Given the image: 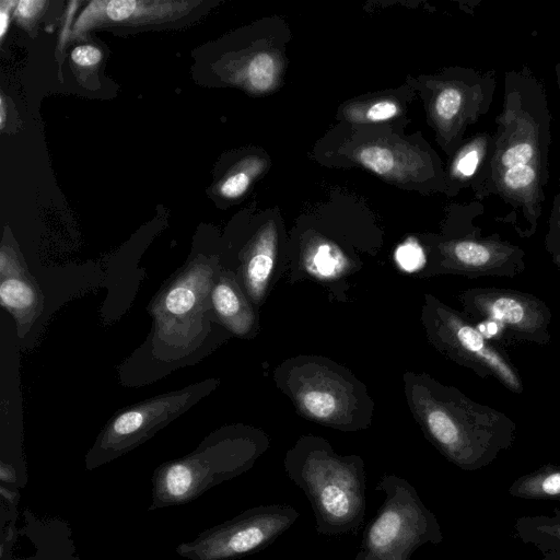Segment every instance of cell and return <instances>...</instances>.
Masks as SVG:
<instances>
[{
    "label": "cell",
    "instance_id": "obj_1",
    "mask_svg": "<svg viewBox=\"0 0 560 560\" xmlns=\"http://www.w3.org/2000/svg\"><path fill=\"white\" fill-rule=\"evenodd\" d=\"M405 392L427 439L463 470L489 466L515 441L516 423L510 417L429 375L406 373Z\"/></svg>",
    "mask_w": 560,
    "mask_h": 560
},
{
    "label": "cell",
    "instance_id": "obj_2",
    "mask_svg": "<svg viewBox=\"0 0 560 560\" xmlns=\"http://www.w3.org/2000/svg\"><path fill=\"white\" fill-rule=\"evenodd\" d=\"M284 471L311 503L318 535L357 534L366 510L364 460L339 455L318 436H302L284 457Z\"/></svg>",
    "mask_w": 560,
    "mask_h": 560
},
{
    "label": "cell",
    "instance_id": "obj_3",
    "mask_svg": "<svg viewBox=\"0 0 560 560\" xmlns=\"http://www.w3.org/2000/svg\"><path fill=\"white\" fill-rule=\"evenodd\" d=\"M261 432L241 425L221 428L189 454L165 462L153 471L149 511L178 506L247 470L268 448Z\"/></svg>",
    "mask_w": 560,
    "mask_h": 560
},
{
    "label": "cell",
    "instance_id": "obj_4",
    "mask_svg": "<svg viewBox=\"0 0 560 560\" xmlns=\"http://www.w3.org/2000/svg\"><path fill=\"white\" fill-rule=\"evenodd\" d=\"M545 96L528 70L506 73L503 110L497 117L498 131L486 162V190L512 166L536 164L547 168L551 138Z\"/></svg>",
    "mask_w": 560,
    "mask_h": 560
},
{
    "label": "cell",
    "instance_id": "obj_5",
    "mask_svg": "<svg viewBox=\"0 0 560 560\" xmlns=\"http://www.w3.org/2000/svg\"><path fill=\"white\" fill-rule=\"evenodd\" d=\"M279 380L300 411L320 424L342 431L369 425L371 401L364 387L332 362L311 357L287 361Z\"/></svg>",
    "mask_w": 560,
    "mask_h": 560
},
{
    "label": "cell",
    "instance_id": "obj_6",
    "mask_svg": "<svg viewBox=\"0 0 560 560\" xmlns=\"http://www.w3.org/2000/svg\"><path fill=\"white\" fill-rule=\"evenodd\" d=\"M375 490L385 499L366 525L353 560H411L421 546L443 541L436 516L408 480L384 474Z\"/></svg>",
    "mask_w": 560,
    "mask_h": 560
},
{
    "label": "cell",
    "instance_id": "obj_7",
    "mask_svg": "<svg viewBox=\"0 0 560 560\" xmlns=\"http://www.w3.org/2000/svg\"><path fill=\"white\" fill-rule=\"evenodd\" d=\"M217 385L214 380L143 400L115 415L85 455L93 470L135 450L180 416Z\"/></svg>",
    "mask_w": 560,
    "mask_h": 560
},
{
    "label": "cell",
    "instance_id": "obj_8",
    "mask_svg": "<svg viewBox=\"0 0 560 560\" xmlns=\"http://www.w3.org/2000/svg\"><path fill=\"white\" fill-rule=\"evenodd\" d=\"M422 322L431 343L456 363L481 377H493L513 393H522L517 369L464 316L432 295H425Z\"/></svg>",
    "mask_w": 560,
    "mask_h": 560
},
{
    "label": "cell",
    "instance_id": "obj_9",
    "mask_svg": "<svg viewBox=\"0 0 560 560\" xmlns=\"http://www.w3.org/2000/svg\"><path fill=\"white\" fill-rule=\"evenodd\" d=\"M291 505L268 504L249 508L223 523L182 542L176 553L187 560H236L270 546L299 518Z\"/></svg>",
    "mask_w": 560,
    "mask_h": 560
},
{
    "label": "cell",
    "instance_id": "obj_10",
    "mask_svg": "<svg viewBox=\"0 0 560 560\" xmlns=\"http://www.w3.org/2000/svg\"><path fill=\"white\" fill-rule=\"evenodd\" d=\"M464 308L477 319L500 325L515 338L546 345L551 312L538 298L511 289L475 288L460 295Z\"/></svg>",
    "mask_w": 560,
    "mask_h": 560
},
{
    "label": "cell",
    "instance_id": "obj_11",
    "mask_svg": "<svg viewBox=\"0 0 560 560\" xmlns=\"http://www.w3.org/2000/svg\"><path fill=\"white\" fill-rule=\"evenodd\" d=\"M16 520H0V560H82L65 520L42 517L27 508L21 526Z\"/></svg>",
    "mask_w": 560,
    "mask_h": 560
},
{
    "label": "cell",
    "instance_id": "obj_12",
    "mask_svg": "<svg viewBox=\"0 0 560 560\" xmlns=\"http://www.w3.org/2000/svg\"><path fill=\"white\" fill-rule=\"evenodd\" d=\"M218 272L207 264H194L165 287L152 313L155 317V336L159 341L172 345L188 339L185 317L192 320L206 307H211L210 292Z\"/></svg>",
    "mask_w": 560,
    "mask_h": 560
},
{
    "label": "cell",
    "instance_id": "obj_13",
    "mask_svg": "<svg viewBox=\"0 0 560 560\" xmlns=\"http://www.w3.org/2000/svg\"><path fill=\"white\" fill-rule=\"evenodd\" d=\"M525 253L493 240H462L447 245V267L471 276L514 277L525 268Z\"/></svg>",
    "mask_w": 560,
    "mask_h": 560
},
{
    "label": "cell",
    "instance_id": "obj_14",
    "mask_svg": "<svg viewBox=\"0 0 560 560\" xmlns=\"http://www.w3.org/2000/svg\"><path fill=\"white\" fill-rule=\"evenodd\" d=\"M547 177L548 168L536 164L512 166L501 173L486 192L499 194L506 203L522 210L535 226L544 202Z\"/></svg>",
    "mask_w": 560,
    "mask_h": 560
},
{
    "label": "cell",
    "instance_id": "obj_15",
    "mask_svg": "<svg viewBox=\"0 0 560 560\" xmlns=\"http://www.w3.org/2000/svg\"><path fill=\"white\" fill-rule=\"evenodd\" d=\"M210 304L217 318L233 334L244 337L254 326V314L240 285L229 271H218Z\"/></svg>",
    "mask_w": 560,
    "mask_h": 560
},
{
    "label": "cell",
    "instance_id": "obj_16",
    "mask_svg": "<svg viewBox=\"0 0 560 560\" xmlns=\"http://www.w3.org/2000/svg\"><path fill=\"white\" fill-rule=\"evenodd\" d=\"M275 266V241L270 232L260 235L241 271L243 288L258 303L264 298Z\"/></svg>",
    "mask_w": 560,
    "mask_h": 560
},
{
    "label": "cell",
    "instance_id": "obj_17",
    "mask_svg": "<svg viewBox=\"0 0 560 560\" xmlns=\"http://www.w3.org/2000/svg\"><path fill=\"white\" fill-rule=\"evenodd\" d=\"M514 532L520 540L534 546L540 553L560 551V508L549 514L518 517Z\"/></svg>",
    "mask_w": 560,
    "mask_h": 560
},
{
    "label": "cell",
    "instance_id": "obj_18",
    "mask_svg": "<svg viewBox=\"0 0 560 560\" xmlns=\"http://www.w3.org/2000/svg\"><path fill=\"white\" fill-rule=\"evenodd\" d=\"M508 493L517 499L560 501V466L548 464L518 477Z\"/></svg>",
    "mask_w": 560,
    "mask_h": 560
},
{
    "label": "cell",
    "instance_id": "obj_19",
    "mask_svg": "<svg viewBox=\"0 0 560 560\" xmlns=\"http://www.w3.org/2000/svg\"><path fill=\"white\" fill-rule=\"evenodd\" d=\"M1 304L16 319H26L35 315L42 304L39 292L34 282L26 278L24 271L19 275L1 277Z\"/></svg>",
    "mask_w": 560,
    "mask_h": 560
},
{
    "label": "cell",
    "instance_id": "obj_20",
    "mask_svg": "<svg viewBox=\"0 0 560 560\" xmlns=\"http://www.w3.org/2000/svg\"><path fill=\"white\" fill-rule=\"evenodd\" d=\"M247 74L254 89L268 90L275 82L276 63L273 58L267 52L256 55L248 65Z\"/></svg>",
    "mask_w": 560,
    "mask_h": 560
},
{
    "label": "cell",
    "instance_id": "obj_21",
    "mask_svg": "<svg viewBox=\"0 0 560 560\" xmlns=\"http://www.w3.org/2000/svg\"><path fill=\"white\" fill-rule=\"evenodd\" d=\"M434 106L443 122H452L464 109L465 94L457 86H446L439 93Z\"/></svg>",
    "mask_w": 560,
    "mask_h": 560
},
{
    "label": "cell",
    "instance_id": "obj_22",
    "mask_svg": "<svg viewBox=\"0 0 560 560\" xmlns=\"http://www.w3.org/2000/svg\"><path fill=\"white\" fill-rule=\"evenodd\" d=\"M359 159L365 167L380 175L390 173L394 167L392 152L383 147L364 148L360 151Z\"/></svg>",
    "mask_w": 560,
    "mask_h": 560
},
{
    "label": "cell",
    "instance_id": "obj_23",
    "mask_svg": "<svg viewBox=\"0 0 560 560\" xmlns=\"http://www.w3.org/2000/svg\"><path fill=\"white\" fill-rule=\"evenodd\" d=\"M395 257L399 267L408 272L422 268L425 262L423 249L416 242L411 241L401 244L397 248Z\"/></svg>",
    "mask_w": 560,
    "mask_h": 560
},
{
    "label": "cell",
    "instance_id": "obj_24",
    "mask_svg": "<svg viewBox=\"0 0 560 560\" xmlns=\"http://www.w3.org/2000/svg\"><path fill=\"white\" fill-rule=\"evenodd\" d=\"M71 59L81 67L94 66L101 61L102 51L91 45H81L71 51Z\"/></svg>",
    "mask_w": 560,
    "mask_h": 560
},
{
    "label": "cell",
    "instance_id": "obj_25",
    "mask_svg": "<svg viewBox=\"0 0 560 560\" xmlns=\"http://www.w3.org/2000/svg\"><path fill=\"white\" fill-rule=\"evenodd\" d=\"M249 185V177L245 173H236L225 179L221 186V194L228 198L241 196Z\"/></svg>",
    "mask_w": 560,
    "mask_h": 560
},
{
    "label": "cell",
    "instance_id": "obj_26",
    "mask_svg": "<svg viewBox=\"0 0 560 560\" xmlns=\"http://www.w3.org/2000/svg\"><path fill=\"white\" fill-rule=\"evenodd\" d=\"M45 4L40 0H21L16 3L15 15L20 21L28 22L36 18Z\"/></svg>",
    "mask_w": 560,
    "mask_h": 560
},
{
    "label": "cell",
    "instance_id": "obj_27",
    "mask_svg": "<svg viewBox=\"0 0 560 560\" xmlns=\"http://www.w3.org/2000/svg\"><path fill=\"white\" fill-rule=\"evenodd\" d=\"M397 112L398 108L395 103L389 101H382L375 103L369 108L366 117L370 120L380 121L394 117L397 114Z\"/></svg>",
    "mask_w": 560,
    "mask_h": 560
},
{
    "label": "cell",
    "instance_id": "obj_28",
    "mask_svg": "<svg viewBox=\"0 0 560 560\" xmlns=\"http://www.w3.org/2000/svg\"><path fill=\"white\" fill-rule=\"evenodd\" d=\"M551 233H560V190L555 197L552 213L550 215V234Z\"/></svg>",
    "mask_w": 560,
    "mask_h": 560
},
{
    "label": "cell",
    "instance_id": "obj_29",
    "mask_svg": "<svg viewBox=\"0 0 560 560\" xmlns=\"http://www.w3.org/2000/svg\"><path fill=\"white\" fill-rule=\"evenodd\" d=\"M16 4L14 1H2L0 8V35L3 37L9 25V10Z\"/></svg>",
    "mask_w": 560,
    "mask_h": 560
},
{
    "label": "cell",
    "instance_id": "obj_30",
    "mask_svg": "<svg viewBox=\"0 0 560 560\" xmlns=\"http://www.w3.org/2000/svg\"><path fill=\"white\" fill-rule=\"evenodd\" d=\"M541 560H560V551L542 552Z\"/></svg>",
    "mask_w": 560,
    "mask_h": 560
},
{
    "label": "cell",
    "instance_id": "obj_31",
    "mask_svg": "<svg viewBox=\"0 0 560 560\" xmlns=\"http://www.w3.org/2000/svg\"><path fill=\"white\" fill-rule=\"evenodd\" d=\"M1 119H0V122H1V128H3L4 126V122H5V104H4V100L3 97L1 96Z\"/></svg>",
    "mask_w": 560,
    "mask_h": 560
},
{
    "label": "cell",
    "instance_id": "obj_32",
    "mask_svg": "<svg viewBox=\"0 0 560 560\" xmlns=\"http://www.w3.org/2000/svg\"><path fill=\"white\" fill-rule=\"evenodd\" d=\"M556 75H557V82H558V85L560 89V62H558L556 66Z\"/></svg>",
    "mask_w": 560,
    "mask_h": 560
},
{
    "label": "cell",
    "instance_id": "obj_33",
    "mask_svg": "<svg viewBox=\"0 0 560 560\" xmlns=\"http://www.w3.org/2000/svg\"><path fill=\"white\" fill-rule=\"evenodd\" d=\"M553 262L557 265V267L559 268L560 270V253L556 254L553 256Z\"/></svg>",
    "mask_w": 560,
    "mask_h": 560
}]
</instances>
